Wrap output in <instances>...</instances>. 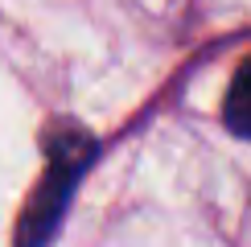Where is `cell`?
<instances>
[{"label": "cell", "instance_id": "6da1fadb", "mask_svg": "<svg viewBox=\"0 0 251 247\" xmlns=\"http://www.w3.org/2000/svg\"><path fill=\"white\" fill-rule=\"evenodd\" d=\"M91 157H95V140L87 132H78L75 124H62L50 136V165L41 173L25 214H21V247H46V239L54 235L62 210L70 202V194H75L78 177L87 173Z\"/></svg>", "mask_w": 251, "mask_h": 247}, {"label": "cell", "instance_id": "7a4b0ae2", "mask_svg": "<svg viewBox=\"0 0 251 247\" xmlns=\"http://www.w3.org/2000/svg\"><path fill=\"white\" fill-rule=\"evenodd\" d=\"M223 124L235 132V136L251 140V58L235 70L231 87H226V99H223Z\"/></svg>", "mask_w": 251, "mask_h": 247}]
</instances>
